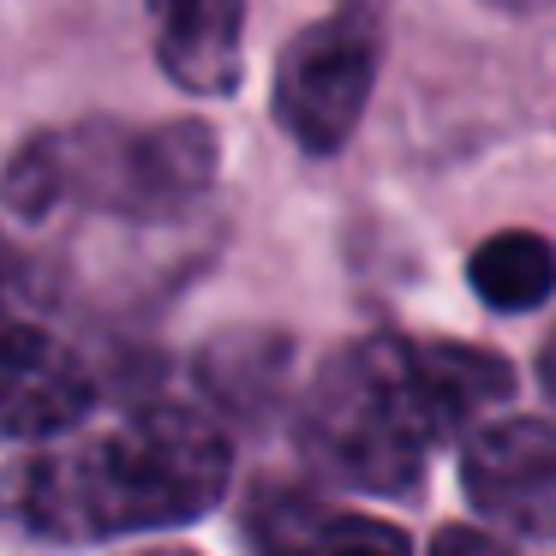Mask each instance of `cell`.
Wrapping results in <instances>:
<instances>
[{
    "instance_id": "obj_1",
    "label": "cell",
    "mask_w": 556,
    "mask_h": 556,
    "mask_svg": "<svg viewBox=\"0 0 556 556\" xmlns=\"http://www.w3.org/2000/svg\"><path fill=\"white\" fill-rule=\"evenodd\" d=\"M228 491V443L186 407H144L114 431L7 472V515L49 539L180 527Z\"/></svg>"
},
{
    "instance_id": "obj_2",
    "label": "cell",
    "mask_w": 556,
    "mask_h": 556,
    "mask_svg": "<svg viewBox=\"0 0 556 556\" xmlns=\"http://www.w3.org/2000/svg\"><path fill=\"white\" fill-rule=\"evenodd\" d=\"M300 443L336 484L407 496L431 455V431L407 383V341L383 336L336 353L305 395Z\"/></svg>"
},
{
    "instance_id": "obj_3",
    "label": "cell",
    "mask_w": 556,
    "mask_h": 556,
    "mask_svg": "<svg viewBox=\"0 0 556 556\" xmlns=\"http://www.w3.org/2000/svg\"><path fill=\"white\" fill-rule=\"evenodd\" d=\"M61 150V192L90 204L126 210V216H168L186 210L216 174V138L210 126H90L78 138L54 132Z\"/></svg>"
},
{
    "instance_id": "obj_4",
    "label": "cell",
    "mask_w": 556,
    "mask_h": 556,
    "mask_svg": "<svg viewBox=\"0 0 556 556\" xmlns=\"http://www.w3.org/2000/svg\"><path fill=\"white\" fill-rule=\"evenodd\" d=\"M383 61V30L377 13H329L305 25L288 42L276 66V121L293 132V144L329 156L353 138Z\"/></svg>"
},
{
    "instance_id": "obj_5",
    "label": "cell",
    "mask_w": 556,
    "mask_h": 556,
    "mask_svg": "<svg viewBox=\"0 0 556 556\" xmlns=\"http://www.w3.org/2000/svg\"><path fill=\"white\" fill-rule=\"evenodd\" d=\"M460 484L484 520L527 539H556V431L539 419H496L467 437Z\"/></svg>"
},
{
    "instance_id": "obj_6",
    "label": "cell",
    "mask_w": 556,
    "mask_h": 556,
    "mask_svg": "<svg viewBox=\"0 0 556 556\" xmlns=\"http://www.w3.org/2000/svg\"><path fill=\"white\" fill-rule=\"evenodd\" d=\"M97 401L90 371L54 336L30 324H0V431L66 437Z\"/></svg>"
},
{
    "instance_id": "obj_7",
    "label": "cell",
    "mask_w": 556,
    "mask_h": 556,
    "mask_svg": "<svg viewBox=\"0 0 556 556\" xmlns=\"http://www.w3.org/2000/svg\"><path fill=\"white\" fill-rule=\"evenodd\" d=\"M407 383L431 443L455 431H479L484 413L515 395V371L484 348L460 341H407Z\"/></svg>"
},
{
    "instance_id": "obj_8",
    "label": "cell",
    "mask_w": 556,
    "mask_h": 556,
    "mask_svg": "<svg viewBox=\"0 0 556 556\" xmlns=\"http://www.w3.org/2000/svg\"><path fill=\"white\" fill-rule=\"evenodd\" d=\"M252 556H413V544L371 515H336L300 491H269L252 508Z\"/></svg>"
},
{
    "instance_id": "obj_9",
    "label": "cell",
    "mask_w": 556,
    "mask_h": 556,
    "mask_svg": "<svg viewBox=\"0 0 556 556\" xmlns=\"http://www.w3.org/2000/svg\"><path fill=\"white\" fill-rule=\"evenodd\" d=\"M240 37H245V13L228 0H186L162 18V73L192 97H228L240 85Z\"/></svg>"
},
{
    "instance_id": "obj_10",
    "label": "cell",
    "mask_w": 556,
    "mask_h": 556,
    "mask_svg": "<svg viewBox=\"0 0 556 556\" xmlns=\"http://www.w3.org/2000/svg\"><path fill=\"white\" fill-rule=\"evenodd\" d=\"M472 276V293H479L491 312H532V305L551 300L556 288V252L544 233H491V240L472 252L467 264Z\"/></svg>"
},
{
    "instance_id": "obj_11",
    "label": "cell",
    "mask_w": 556,
    "mask_h": 556,
    "mask_svg": "<svg viewBox=\"0 0 556 556\" xmlns=\"http://www.w3.org/2000/svg\"><path fill=\"white\" fill-rule=\"evenodd\" d=\"M431 556H515V551L484 527H443L431 544Z\"/></svg>"
},
{
    "instance_id": "obj_12",
    "label": "cell",
    "mask_w": 556,
    "mask_h": 556,
    "mask_svg": "<svg viewBox=\"0 0 556 556\" xmlns=\"http://www.w3.org/2000/svg\"><path fill=\"white\" fill-rule=\"evenodd\" d=\"M18 281H25V269H18V252L0 240V312L18 300ZM0 324H7V317H0Z\"/></svg>"
},
{
    "instance_id": "obj_13",
    "label": "cell",
    "mask_w": 556,
    "mask_h": 556,
    "mask_svg": "<svg viewBox=\"0 0 556 556\" xmlns=\"http://www.w3.org/2000/svg\"><path fill=\"white\" fill-rule=\"evenodd\" d=\"M539 377H544V395L556 401V329L544 336V353H539Z\"/></svg>"
},
{
    "instance_id": "obj_14",
    "label": "cell",
    "mask_w": 556,
    "mask_h": 556,
    "mask_svg": "<svg viewBox=\"0 0 556 556\" xmlns=\"http://www.w3.org/2000/svg\"><path fill=\"white\" fill-rule=\"evenodd\" d=\"M144 556H192V551H144Z\"/></svg>"
}]
</instances>
